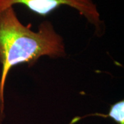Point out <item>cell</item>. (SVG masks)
<instances>
[{"label": "cell", "mask_w": 124, "mask_h": 124, "mask_svg": "<svg viewBox=\"0 0 124 124\" xmlns=\"http://www.w3.org/2000/svg\"><path fill=\"white\" fill-rule=\"evenodd\" d=\"M53 59L65 57L63 39L53 23L44 21L37 31L25 26L19 20L14 7L0 13V121L4 116V90L7 77L13 67L26 63L34 65L42 57Z\"/></svg>", "instance_id": "1"}, {"label": "cell", "mask_w": 124, "mask_h": 124, "mask_svg": "<svg viewBox=\"0 0 124 124\" xmlns=\"http://www.w3.org/2000/svg\"><path fill=\"white\" fill-rule=\"evenodd\" d=\"M22 5L31 12L45 17L61 6L76 10L94 28V33L101 37L106 32L104 21L94 0H0V13L7 8Z\"/></svg>", "instance_id": "2"}, {"label": "cell", "mask_w": 124, "mask_h": 124, "mask_svg": "<svg viewBox=\"0 0 124 124\" xmlns=\"http://www.w3.org/2000/svg\"><path fill=\"white\" fill-rule=\"evenodd\" d=\"M124 124V122H121V123H120V124Z\"/></svg>", "instance_id": "3"}]
</instances>
